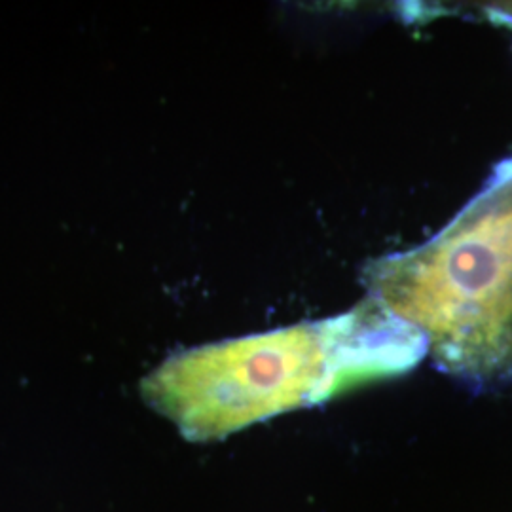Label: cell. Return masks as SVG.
<instances>
[{"label": "cell", "instance_id": "cell-3", "mask_svg": "<svg viewBox=\"0 0 512 512\" xmlns=\"http://www.w3.org/2000/svg\"><path fill=\"white\" fill-rule=\"evenodd\" d=\"M484 12L494 19L495 23H501L512 29V2H499V4H486Z\"/></svg>", "mask_w": 512, "mask_h": 512}, {"label": "cell", "instance_id": "cell-2", "mask_svg": "<svg viewBox=\"0 0 512 512\" xmlns=\"http://www.w3.org/2000/svg\"><path fill=\"white\" fill-rule=\"evenodd\" d=\"M368 302L473 387L512 382V160L439 234L365 268Z\"/></svg>", "mask_w": 512, "mask_h": 512}, {"label": "cell", "instance_id": "cell-1", "mask_svg": "<svg viewBox=\"0 0 512 512\" xmlns=\"http://www.w3.org/2000/svg\"><path fill=\"white\" fill-rule=\"evenodd\" d=\"M423 355L416 332L368 302L340 319L181 351L148 374L141 395L184 439L209 442L321 403L353 376L406 370Z\"/></svg>", "mask_w": 512, "mask_h": 512}]
</instances>
